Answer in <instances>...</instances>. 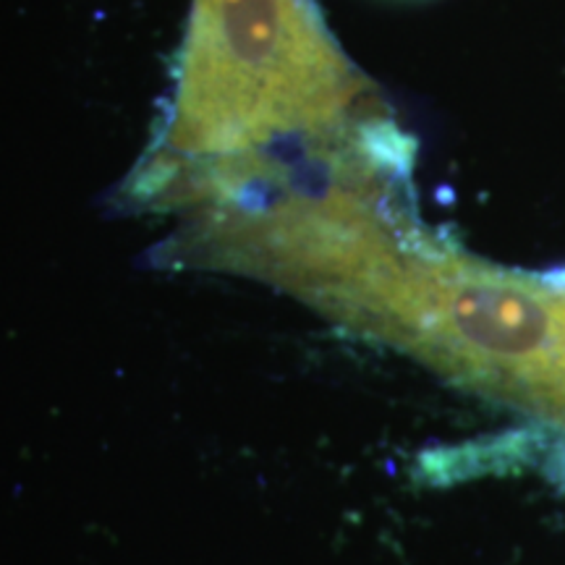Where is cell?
<instances>
[{
    "mask_svg": "<svg viewBox=\"0 0 565 565\" xmlns=\"http://www.w3.org/2000/svg\"><path fill=\"white\" fill-rule=\"evenodd\" d=\"M359 92L307 0H196L175 147L242 152L296 129L345 137Z\"/></svg>",
    "mask_w": 565,
    "mask_h": 565,
    "instance_id": "6da1fadb",
    "label": "cell"
}]
</instances>
